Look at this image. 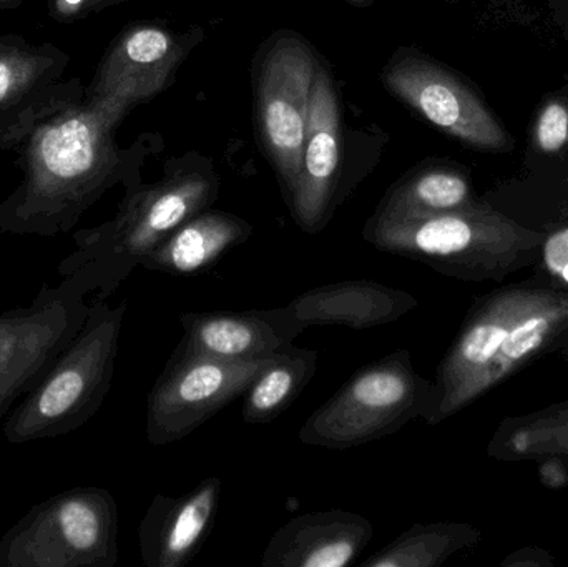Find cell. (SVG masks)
<instances>
[{"mask_svg": "<svg viewBox=\"0 0 568 567\" xmlns=\"http://www.w3.org/2000/svg\"><path fill=\"white\" fill-rule=\"evenodd\" d=\"M125 313L126 302L92 300L85 323L45 378L7 415L2 433L10 445L69 435L100 412L112 388Z\"/></svg>", "mask_w": 568, "mask_h": 567, "instance_id": "5", "label": "cell"}, {"mask_svg": "<svg viewBox=\"0 0 568 567\" xmlns=\"http://www.w3.org/2000/svg\"><path fill=\"white\" fill-rule=\"evenodd\" d=\"M549 6L552 7L556 22L566 30L568 36V0H549Z\"/></svg>", "mask_w": 568, "mask_h": 567, "instance_id": "28", "label": "cell"}, {"mask_svg": "<svg viewBox=\"0 0 568 567\" xmlns=\"http://www.w3.org/2000/svg\"><path fill=\"white\" fill-rule=\"evenodd\" d=\"M89 290L65 276L42 285L29 306L0 313V419L52 368L89 315Z\"/></svg>", "mask_w": 568, "mask_h": 567, "instance_id": "9", "label": "cell"}, {"mask_svg": "<svg viewBox=\"0 0 568 567\" xmlns=\"http://www.w3.org/2000/svg\"><path fill=\"white\" fill-rule=\"evenodd\" d=\"M83 99L85 89L79 79L57 80L33 93L22 105L0 119V150L16 149L32 135L37 126L83 102Z\"/></svg>", "mask_w": 568, "mask_h": 567, "instance_id": "24", "label": "cell"}, {"mask_svg": "<svg viewBox=\"0 0 568 567\" xmlns=\"http://www.w3.org/2000/svg\"><path fill=\"white\" fill-rule=\"evenodd\" d=\"M534 149L556 155L568 146V100L550 97L537 112L532 130Z\"/></svg>", "mask_w": 568, "mask_h": 567, "instance_id": "25", "label": "cell"}, {"mask_svg": "<svg viewBox=\"0 0 568 567\" xmlns=\"http://www.w3.org/2000/svg\"><path fill=\"white\" fill-rule=\"evenodd\" d=\"M434 386L414 368L410 353L397 350L357 369L297 432L303 445L359 448L394 435L414 419L429 422Z\"/></svg>", "mask_w": 568, "mask_h": 567, "instance_id": "6", "label": "cell"}, {"mask_svg": "<svg viewBox=\"0 0 568 567\" xmlns=\"http://www.w3.org/2000/svg\"><path fill=\"white\" fill-rule=\"evenodd\" d=\"M363 239L379 252L424 263L453 279L497 282L537 262L546 233L527 229L477 200L439 215L371 216Z\"/></svg>", "mask_w": 568, "mask_h": 567, "instance_id": "4", "label": "cell"}, {"mask_svg": "<svg viewBox=\"0 0 568 567\" xmlns=\"http://www.w3.org/2000/svg\"><path fill=\"white\" fill-rule=\"evenodd\" d=\"M344 196L339 92L329 70L320 63L314 79L303 162L287 205L296 225L307 235H317L329 225Z\"/></svg>", "mask_w": 568, "mask_h": 567, "instance_id": "13", "label": "cell"}, {"mask_svg": "<svg viewBox=\"0 0 568 567\" xmlns=\"http://www.w3.org/2000/svg\"><path fill=\"white\" fill-rule=\"evenodd\" d=\"M566 330L568 288L557 283H516L476 300L437 366L427 425L447 422L549 355Z\"/></svg>", "mask_w": 568, "mask_h": 567, "instance_id": "2", "label": "cell"}, {"mask_svg": "<svg viewBox=\"0 0 568 567\" xmlns=\"http://www.w3.org/2000/svg\"><path fill=\"white\" fill-rule=\"evenodd\" d=\"M373 536V523L357 513H304L270 538L262 566L346 567L367 548Z\"/></svg>", "mask_w": 568, "mask_h": 567, "instance_id": "16", "label": "cell"}, {"mask_svg": "<svg viewBox=\"0 0 568 567\" xmlns=\"http://www.w3.org/2000/svg\"><path fill=\"white\" fill-rule=\"evenodd\" d=\"M487 456L504 463L568 465V399L504 418L487 443Z\"/></svg>", "mask_w": 568, "mask_h": 567, "instance_id": "20", "label": "cell"}, {"mask_svg": "<svg viewBox=\"0 0 568 567\" xmlns=\"http://www.w3.org/2000/svg\"><path fill=\"white\" fill-rule=\"evenodd\" d=\"M176 33L155 22L133 23L110 43L97 67L87 100H119L130 109L149 102L175 80L202 36Z\"/></svg>", "mask_w": 568, "mask_h": 567, "instance_id": "12", "label": "cell"}, {"mask_svg": "<svg viewBox=\"0 0 568 567\" xmlns=\"http://www.w3.org/2000/svg\"><path fill=\"white\" fill-rule=\"evenodd\" d=\"M23 0H0V12L3 10L17 9L22 6Z\"/></svg>", "mask_w": 568, "mask_h": 567, "instance_id": "30", "label": "cell"}, {"mask_svg": "<svg viewBox=\"0 0 568 567\" xmlns=\"http://www.w3.org/2000/svg\"><path fill=\"white\" fill-rule=\"evenodd\" d=\"M252 233L253 226L242 216L206 209L179 226L140 266L165 275L196 276L245 243Z\"/></svg>", "mask_w": 568, "mask_h": 567, "instance_id": "18", "label": "cell"}, {"mask_svg": "<svg viewBox=\"0 0 568 567\" xmlns=\"http://www.w3.org/2000/svg\"><path fill=\"white\" fill-rule=\"evenodd\" d=\"M222 479L209 476L179 498L156 495L139 526V549L146 567L192 563L215 525Z\"/></svg>", "mask_w": 568, "mask_h": 567, "instance_id": "15", "label": "cell"}, {"mask_svg": "<svg viewBox=\"0 0 568 567\" xmlns=\"http://www.w3.org/2000/svg\"><path fill=\"white\" fill-rule=\"evenodd\" d=\"M346 2H349L351 6L367 7L371 6V3L374 2V0H346Z\"/></svg>", "mask_w": 568, "mask_h": 567, "instance_id": "31", "label": "cell"}, {"mask_svg": "<svg viewBox=\"0 0 568 567\" xmlns=\"http://www.w3.org/2000/svg\"><path fill=\"white\" fill-rule=\"evenodd\" d=\"M270 358L226 362L176 346L146 402L150 445L169 446L192 435L230 403L245 396Z\"/></svg>", "mask_w": 568, "mask_h": 567, "instance_id": "11", "label": "cell"}, {"mask_svg": "<svg viewBox=\"0 0 568 567\" xmlns=\"http://www.w3.org/2000/svg\"><path fill=\"white\" fill-rule=\"evenodd\" d=\"M316 350L291 345L276 352L245 393L242 416L248 425H266L282 416L316 375Z\"/></svg>", "mask_w": 568, "mask_h": 567, "instance_id": "21", "label": "cell"}, {"mask_svg": "<svg viewBox=\"0 0 568 567\" xmlns=\"http://www.w3.org/2000/svg\"><path fill=\"white\" fill-rule=\"evenodd\" d=\"M473 183L463 166L426 162L414 166L384 193L373 216L417 219L466 209L477 202Z\"/></svg>", "mask_w": 568, "mask_h": 567, "instance_id": "19", "label": "cell"}, {"mask_svg": "<svg viewBox=\"0 0 568 567\" xmlns=\"http://www.w3.org/2000/svg\"><path fill=\"white\" fill-rule=\"evenodd\" d=\"M419 305L416 296L371 280L329 283L301 293L286 308L304 330L346 326L369 330L389 325Z\"/></svg>", "mask_w": 568, "mask_h": 567, "instance_id": "17", "label": "cell"}, {"mask_svg": "<svg viewBox=\"0 0 568 567\" xmlns=\"http://www.w3.org/2000/svg\"><path fill=\"white\" fill-rule=\"evenodd\" d=\"M219 193L220 176L210 160L195 153L172 160L162 179L126 190L115 219L73 235L75 246L57 266L60 279L70 276L97 298L109 300L146 255L210 209Z\"/></svg>", "mask_w": 568, "mask_h": 567, "instance_id": "3", "label": "cell"}, {"mask_svg": "<svg viewBox=\"0 0 568 567\" xmlns=\"http://www.w3.org/2000/svg\"><path fill=\"white\" fill-rule=\"evenodd\" d=\"M126 2L130 0H50V17L59 22H75Z\"/></svg>", "mask_w": 568, "mask_h": 567, "instance_id": "27", "label": "cell"}, {"mask_svg": "<svg viewBox=\"0 0 568 567\" xmlns=\"http://www.w3.org/2000/svg\"><path fill=\"white\" fill-rule=\"evenodd\" d=\"M549 355L559 356V358L566 360V362H568V330H566V332H564L562 335L557 338V342L554 343Z\"/></svg>", "mask_w": 568, "mask_h": 567, "instance_id": "29", "label": "cell"}, {"mask_svg": "<svg viewBox=\"0 0 568 567\" xmlns=\"http://www.w3.org/2000/svg\"><path fill=\"white\" fill-rule=\"evenodd\" d=\"M69 55L52 43L0 37V119L33 93L62 79Z\"/></svg>", "mask_w": 568, "mask_h": 567, "instance_id": "22", "label": "cell"}, {"mask_svg": "<svg viewBox=\"0 0 568 567\" xmlns=\"http://www.w3.org/2000/svg\"><path fill=\"white\" fill-rule=\"evenodd\" d=\"M540 260L552 282L568 288V226L546 235L540 246Z\"/></svg>", "mask_w": 568, "mask_h": 567, "instance_id": "26", "label": "cell"}, {"mask_svg": "<svg viewBox=\"0 0 568 567\" xmlns=\"http://www.w3.org/2000/svg\"><path fill=\"white\" fill-rule=\"evenodd\" d=\"M119 505L97 486L67 489L33 505L0 539V567H113Z\"/></svg>", "mask_w": 568, "mask_h": 567, "instance_id": "7", "label": "cell"}, {"mask_svg": "<svg viewBox=\"0 0 568 567\" xmlns=\"http://www.w3.org/2000/svg\"><path fill=\"white\" fill-rule=\"evenodd\" d=\"M383 85L400 102L479 152L503 153L513 139L470 83L449 67L414 49H399L381 73Z\"/></svg>", "mask_w": 568, "mask_h": 567, "instance_id": "10", "label": "cell"}, {"mask_svg": "<svg viewBox=\"0 0 568 567\" xmlns=\"http://www.w3.org/2000/svg\"><path fill=\"white\" fill-rule=\"evenodd\" d=\"M320 63L310 43L293 32L276 33L260 53L255 77L256 123L286 202L300 176Z\"/></svg>", "mask_w": 568, "mask_h": 567, "instance_id": "8", "label": "cell"}, {"mask_svg": "<svg viewBox=\"0 0 568 567\" xmlns=\"http://www.w3.org/2000/svg\"><path fill=\"white\" fill-rule=\"evenodd\" d=\"M480 538L479 529L467 523L414 525L364 559L363 567H439L479 545Z\"/></svg>", "mask_w": 568, "mask_h": 567, "instance_id": "23", "label": "cell"}, {"mask_svg": "<svg viewBox=\"0 0 568 567\" xmlns=\"http://www.w3.org/2000/svg\"><path fill=\"white\" fill-rule=\"evenodd\" d=\"M130 110L119 100L83 99L37 126L23 142L22 183L0 202V233H69L116 183L139 185L115 142Z\"/></svg>", "mask_w": 568, "mask_h": 567, "instance_id": "1", "label": "cell"}, {"mask_svg": "<svg viewBox=\"0 0 568 567\" xmlns=\"http://www.w3.org/2000/svg\"><path fill=\"white\" fill-rule=\"evenodd\" d=\"M180 348L226 362L270 358L304 332L286 306L252 312L183 313Z\"/></svg>", "mask_w": 568, "mask_h": 567, "instance_id": "14", "label": "cell"}]
</instances>
